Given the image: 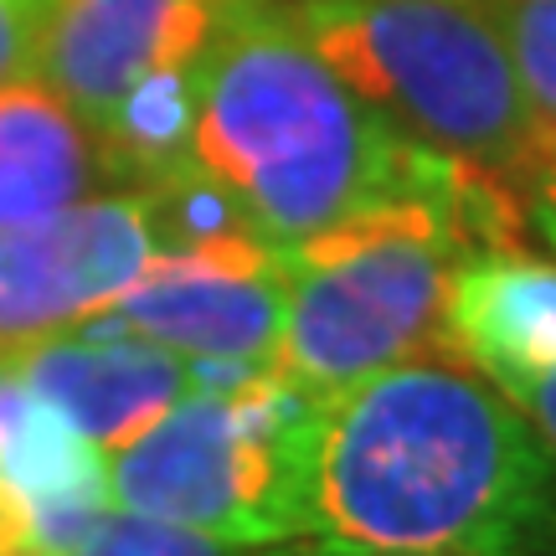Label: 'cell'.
Here are the masks:
<instances>
[{
	"label": "cell",
	"instance_id": "obj_2",
	"mask_svg": "<svg viewBox=\"0 0 556 556\" xmlns=\"http://www.w3.org/2000/svg\"><path fill=\"white\" fill-rule=\"evenodd\" d=\"M191 160L274 248H294L428 186L448 155L392 129L299 37L283 5L258 0L201 62Z\"/></svg>",
	"mask_w": 556,
	"mask_h": 556
},
{
	"label": "cell",
	"instance_id": "obj_10",
	"mask_svg": "<svg viewBox=\"0 0 556 556\" xmlns=\"http://www.w3.org/2000/svg\"><path fill=\"white\" fill-rule=\"evenodd\" d=\"M443 356L475 366L505 397L556 371V263L526 248H484L454 268L443 299Z\"/></svg>",
	"mask_w": 556,
	"mask_h": 556
},
{
	"label": "cell",
	"instance_id": "obj_12",
	"mask_svg": "<svg viewBox=\"0 0 556 556\" xmlns=\"http://www.w3.org/2000/svg\"><path fill=\"white\" fill-rule=\"evenodd\" d=\"M0 495L109 500V458L0 361Z\"/></svg>",
	"mask_w": 556,
	"mask_h": 556
},
{
	"label": "cell",
	"instance_id": "obj_16",
	"mask_svg": "<svg viewBox=\"0 0 556 556\" xmlns=\"http://www.w3.org/2000/svg\"><path fill=\"white\" fill-rule=\"evenodd\" d=\"M526 217H531V227H536L541 238L552 242V253H556V155L541 165V176L526 186Z\"/></svg>",
	"mask_w": 556,
	"mask_h": 556
},
{
	"label": "cell",
	"instance_id": "obj_11",
	"mask_svg": "<svg viewBox=\"0 0 556 556\" xmlns=\"http://www.w3.org/2000/svg\"><path fill=\"white\" fill-rule=\"evenodd\" d=\"M103 176L93 135L47 83L16 78L0 88V232L78 206Z\"/></svg>",
	"mask_w": 556,
	"mask_h": 556
},
{
	"label": "cell",
	"instance_id": "obj_14",
	"mask_svg": "<svg viewBox=\"0 0 556 556\" xmlns=\"http://www.w3.org/2000/svg\"><path fill=\"white\" fill-rule=\"evenodd\" d=\"M78 556H294L283 546H242V541H217L170 526L155 516H135V510H103L93 536L83 541Z\"/></svg>",
	"mask_w": 556,
	"mask_h": 556
},
{
	"label": "cell",
	"instance_id": "obj_1",
	"mask_svg": "<svg viewBox=\"0 0 556 556\" xmlns=\"http://www.w3.org/2000/svg\"><path fill=\"white\" fill-rule=\"evenodd\" d=\"M299 536L319 552L556 556V464L495 381L413 356L315 397Z\"/></svg>",
	"mask_w": 556,
	"mask_h": 556
},
{
	"label": "cell",
	"instance_id": "obj_9",
	"mask_svg": "<svg viewBox=\"0 0 556 556\" xmlns=\"http://www.w3.org/2000/svg\"><path fill=\"white\" fill-rule=\"evenodd\" d=\"M5 371L52 402L103 458L170 413L186 392H197L191 356L88 325L5 345Z\"/></svg>",
	"mask_w": 556,
	"mask_h": 556
},
{
	"label": "cell",
	"instance_id": "obj_13",
	"mask_svg": "<svg viewBox=\"0 0 556 556\" xmlns=\"http://www.w3.org/2000/svg\"><path fill=\"white\" fill-rule=\"evenodd\" d=\"M510 47L526 103L541 124V139L556 155V0H479Z\"/></svg>",
	"mask_w": 556,
	"mask_h": 556
},
{
	"label": "cell",
	"instance_id": "obj_18",
	"mask_svg": "<svg viewBox=\"0 0 556 556\" xmlns=\"http://www.w3.org/2000/svg\"><path fill=\"white\" fill-rule=\"evenodd\" d=\"M309 556H377V552H309Z\"/></svg>",
	"mask_w": 556,
	"mask_h": 556
},
{
	"label": "cell",
	"instance_id": "obj_17",
	"mask_svg": "<svg viewBox=\"0 0 556 556\" xmlns=\"http://www.w3.org/2000/svg\"><path fill=\"white\" fill-rule=\"evenodd\" d=\"M520 407V413L536 422V433H541V443H546V454H552V464H556V371L546 381H536V387H526V392H516L510 397Z\"/></svg>",
	"mask_w": 556,
	"mask_h": 556
},
{
	"label": "cell",
	"instance_id": "obj_19",
	"mask_svg": "<svg viewBox=\"0 0 556 556\" xmlns=\"http://www.w3.org/2000/svg\"><path fill=\"white\" fill-rule=\"evenodd\" d=\"M0 361H5V345H0Z\"/></svg>",
	"mask_w": 556,
	"mask_h": 556
},
{
	"label": "cell",
	"instance_id": "obj_4",
	"mask_svg": "<svg viewBox=\"0 0 556 556\" xmlns=\"http://www.w3.org/2000/svg\"><path fill=\"white\" fill-rule=\"evenodd\" d=\"M294 31L422 150L526 197L552 160L510 47L479 0H289Z\"/></svg>",
	"mask_w": 556,
	"mask_h": 556
},
{
	"label": "cell",
	"instance_id": "obj_3",
	"mask_svg": "<svg viewBox=\"0 0 556 556\" xmlns=\"http://www.w3.org/2000/svg\"><path fill=\"white\" fill-rule=\"evenodd\" d=\"M526 201L475 165L443 160L428 186L377 201L283 248V325L268 371L309 397L443 351L454 268L520 248Z\"/></svg>",
	"mask_w": 556,
	"mask_h": 556
},
{
	"label": "cell",
	"instance_id": "obj_5",
	"mask_svg": "<svg viewBox=\"0 0 556 556\" xmlns=\"http://www.w3.org/2000/svg\"><path fill=\"white\" fill-rule=\"evenodd\" d=\"M315 397L258 366L222 392H186L109 454V500L135 516L242 546L299 536V464Z\"/></svg>",
	"mask_w": 556,
	"mask_h": 556
},
{
	"label": "cell",
	"instance_id": "obj_8",
	"mask_svg": "<svg viewBox=\"0 0 556 556\" xmlns=\"http://www.w3.org/2000/svg\"><path fill=\"white\" fill-rule=\"evenodd\" d=\"M160 232L144 191L78 201L0 232V345L52 336L109 309L155 263Z\"/></svg>",
	"mask_w": 556,
	"mask_h": 556
},
{
	"label": "cell",
	"instance_id": "obj_6",
	"mask_svg": "<svg viewBox=\"0 0 556 556\" xmlns=\"http://www.w3.org/2000/svg\"><path fill=\"white\" fill-rule=\"evenodd\" d=\"M83 325L155 340L180 356L268 366L283 325V248L258 232L165 248L135 289Z\"/></svg>",
	"mask_w": 556,
	"mask_h": 556
},
{
	"label": "cell",
	"instance_id": "obj_7",
	"mask_svg": "<svg viewBox=\"0 0 556 556\" xmlns=\"http://www.w3.org/2000/svg\"><path fill=\"white\" fill-rule=\"evenodd\" d=\"M258 0H58L37 73L99 144L144 83L206 62L227 21Z\"/></svg>",
	"mask_w": 556,
	"mask_h": 556
},
{
	"label": "cell",
	"instance_id": "obj_15",
	"mask_svg": "<svg viewBox=\"0 0 556 556\" xmlns=\"http://www.w3.org/2000/svg\"><path fill=\"white\" fill-rule=\"evenodd\" d=\"M58 0H0V88L37 73V47Z\"/></svg>",
	"mask_w": 556,
	"mask_h": 556
}]
</instances>
